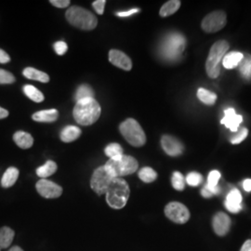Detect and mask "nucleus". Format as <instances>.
Returning <instances> with one entry per match:
<instances>
[{
  "instance_id": "1",
  "label": "nucleus",
  "mask_w": 251,
  "mask_h": 251,
  "mask_svg": "<svg viewBox=\"0 0 251 251\" xmlns=\"http://www.w3.org/2000/svg\"><path fill=\"white\" fill-rule=\"evenodd\" d=\"M186 39L179 33H171L165 36L159 45L158 52L163 60L176 62L185 50Z\"/></svg>"
},
{
  "instance_id": "2",
  "label": "nucleus",
  "mask_w": 251,
  "mask_h": 251,
  "mask_svg": "<svg viewBox=\"0 0 251 251\" xmlns=\"http://www.w3.org/2000/svg\"><path fill=\"white\" fill-rule=\"evenodd\" d=\"M101 113V109L94 98L80 100L76 101L73 115L75 120L82 126H90L95 123Z\"/></svg>"
},
{
  "instance_id": "3",
  "label": "nucleus",
  "mask_w": 251,
  "mask_h": 251,
  "mask_svg": "<svg viewBox=\"0 0 251 251\" xmlns=\"http://www.w3.org/2000/svg\"><path fill=\"white\" fill-rule=\"evenodd\" d=\"M106 202L115 209H121L126 205L130 195V189L125 179L115 178L106 192Z\"/></svg>"
},
{
  "instance_id": "4",
  "label": "nucleus",
  "mask_w": 251,
  "mask_h": 251,
  "mask_svg": "<svg viewBox=\"0 0 251 251\" xmlns=\"http://www.w3.org/2000/svg\"><path fill=\"white\" fill-rule=\"evenodd\" d=\"M229 43L226 40H219L214 43L207 56L206 71L210 78H217L221 74V63L229 50Z\"/></svg>"
},
{
  "instance_id": "5",
  "label": "nucleus",
  "mask_w": 251,
  "mask_h": 251,
  "mask_svg": "<svg viewBox=\"0 0 251 251\" xmlns=\"http://www.w3.org/2000/svg\"><path fill=\"white\" fill-rule=\"evenodd\" d=\"M65 17L73 26L82 30H93L98 25V20L92 12L77 6H73L68 9Z\"/></svg>"
},
{
  "instance_id": "6",
  "label": "nucleus",
  "mask_w": 251,
  "mask_h": 251,
  "mask_svg": "<svg viewBox=\"0 0 251 251\" xmlns=\"http://www.w3.org/2000/svg\"><path fill=\"white\" fill-rule=\"evenodd\" d=\"M115 178H121L134 173L139 168V163L134 157L122 154L109 159L104 165Z\"/></svg>"
},
{
  "instance_id": "7",
  "label": "nucleus",
  "mask_w": 251,
  "mask_h": 251,
  "mask_svg": "<svg viewBox=\"0 0 251 251\" xmlns=\"http://www.w3.org/2000/svg\"><path fill=\"white\" fill-rule=\"evenodd\" d=\"M119 130L126 141L132 146L142 147L146 143V136L144 129L133 118H127L122 122L119 126Z\"/></svg>"
},
{
  "instance_id": "8",
  "label": "nucleus",
  "mask_w": 251,
  "mask_h": 251,
  "mask_svg": "<svg viewBox=\"0 0 251 251\" xmlns=\"http://www.w3.org/2000/svg\"><path fill=\"white\" fill-rule=\"evenodd\" d=\"M114 179L115 177L112 175L107 168L105 166H101L97 168L93 172L90 179V187L98 196H102L106 194L108 188Z\"/></svg>"
},
{
  "instance_id": "9",
  "label": "nucleus",
  "mask_w": 251,
  "mask_h": 251,
  "mask_svg": "<svg viewBox=\"0 0 251 251\" xmlns=\"http://www.w3.org/2000/svg\"><path fill=\"white\" fill-rule=\"evenodd\" d=\"M165 215L171 222L178 225L186 224L190 219L188 208L179 202L169 203L165 207Z\"/></svg>"
},
{
  "instance_id": "10",
  "label": "nucleus",
  "mask_w": 251,
  "mask_h": 251,
  "mask_svg": "<svg viewBox=\"0 0 251 251\" xmlns=\"http://www.w3.org/2000/svg\"><path fill=\"white\" fill-rule=\"evenodd\" d=\"M227 23V17L225 11L217 10L209 13L203 19L201 26L206 33H216L222 30Z\"/></svg>"
},
{
  "instance_id": "11",
  "label": "nucleus",
  "mask_w": 251,
  "mask_h": 251,
  "mask_svg": "<svg viewBox=\"0 0 251 251\" xmlns=\"http://www.w3.org/2000/svg\"><path fill=\"white\" fill-rule=\"evenodd\" d=\"M37 193L47 199L60 198L63 194V188L49 179H41L36 182Z\"/></svg>"
},
{
  "instance_id": "12",
  "label": "nucleus",
  "mask_w": 251,
  "mask_h": 251,
  "mask_svg": "<svg viewBox=\"0 0 251 251\" xmlns=\"http://www.w3.org/2000/svg\"><path fill=\"white\" fill-rule=\"evenodd\" d=\"M161 145L163 150L171 156H178L184 151L183 144L177 138L170 135H164L162 137Z\"/></svg>"
},
{
  "instance_id": "13",
  "label": "nucleus",
  "mask_w": 251,
  "mask_h": 251,
  "mask_svg": "<svg viewBox=\"0 0 251 251\" xmlns=\"http://www.w3.org/2000/svg\"><path fill=\"white\" fill-rule=\"evenodd\" d=\"M109 61L112 64L125 71H130L132 68V62L126 54L118 50H111L109 52Z\"/></svg>"
},
{
  "instance_id": "14",
  "label": "nucleus",
  "mask_w": 251,
  "mask_h": 251,
  "mask_svg": "<svg viewBox=\"0 0 251 251\" xmlns=\"http://www.w3.org/2000/svg\"><path fill=\"white\" fill-rule=\"evenodd\" d=\"M213 230L218 235L224 236L229 232L231 226V219L224 212H218L212 221Z\"/></svg>"
},
{
  "instance_id": "15",
  "label": "nucleus",
  "mask_w": 251,
  "mask_h": 251,
  "mask_svg": "<svg viewBox=\"0 0 251 251\" xmlns=\"http://www.w3.org/2000/svg\"><path fill=\"white\" fill-rule=\"evenodd\" d=\"M243 117L240 115H236L233 108H229L225 111V117L221 120V124L226 126L232 131L235 132L240 124L242 123Z\"/></svg>"
},
{
  "instance_id": "16",
  "label": "nucleus",
  "mask_w": 251,
  "mask_h": 251,
  "mask_svg": "<svg viewBox=\"0 0 251 251\" xmlns=\"http://www.w3.org/2000/svg\"><path fill=\"white\" fill-rule=\"evenodd\" d=\"M242 196L237 189H233L227 196L225 207L232 213H237L242 209Z\"/></svg>"
},
{
  "instance_id": "17",
  "label": "nucleus",
  "mask_w": 251,
  "mask_h": 251,
  "mask_svg": "<svg viewBox=\"0 0 251 251\" xmlns=\"http://www.w3.org/2000/svg\"><path fill=\"white\" fill-rule=\"evenodd\" d=\"M58 117H59V112L56 109L39 111L32 116L33 120H35L36 122H41V123H52L58 119Z\"/></svg>"
},
{
  "instance_id": "18",
  "label": "nucleus",
  "mask_w": 251,
  "mask_h": 251,
  "mask_svg": "<svg viewBox=\"0 0 251 251\" xmlns=\"http://www.w3.org/2000/svg\"><path fill=\"white\" fill-rule=\"evenodd\" d=\"M19 174H20V172H19L18 169L14 168V167L9 168L2 176L1 186L3 188H9V187L13 186L18 179Z\"/></svg>"
},
{
  "instance_id": "19",
  "label": "nucleus",
  "mask_w": 251,
  "mask_h": 251,
  "mask_svg": "<svg viewBox=\"0 0 251 251\" xmlns=\"http://www.w3.org/2000/svg\"><path fill=\"white\" fill-rule=\"evenodd\" d=\"M81 129L75 126H67L61 132V140L63 143H72L80 137Z\"/></svg>"
},
{
  "instance_id": "20",
  "label": "nucleus",
  "mask_w": 251,
  "mask_h": 251,
  "mask_svg": "<svg viewBox=\"0 0 251 251\" xmlns=\"http://www.w3.org/2000/svg\"><path fill=\"white\" fill-rule=\"evenodd\" d=\"M13 140L15 144L18 145L22 149H28L31 148L34 144V138L31 134L25 132V131H17L13 135Z\"/></svg>"
},
{
  "instance_id": "21",
  "label": "nucleus",
  "mask_w": 251,
  "mask_h": 251,
  "mask_svg": "<svg viewBox=\"0 0 251 251\" xmlns=\"http://www.w3.org/2000/svg\"><path fill=\"white\" fill-rule=\"evenodd\" d=\"M14 235L15 233L11 228H9L8 226L1 227L0 228V250L9 248L14 239Z\"/></svg>"
},
{
  "instance_id": "22",
  "label": "nucleus",
  "mask_w": 251,
  "mask_h": 251,
  "mask_svg": "<svg viewBox=\"0 0 251 251\" xmlns=\"http://www.w3.org/2000/svg\"><path fill=\"white\" fill-rule=\"evenodd\" d=\"M243 58H244V55L241 52L232 51L225 55L223 60V65L226 69H233L242 62Z\"/></svg>"
},
{
  "instance_id": "23",
  "label": "nucleus",
  "mask_w": 251,
  "mask_h": 251,
  "mask_svg": "<svg viewBox=\"0 0 251 251\" xmlns=\"http://www.w3.org/2000/svg\"><path fill=\"white\" fill-rule=\"evenodd\" d=\"M23 74L28 79L39 81V82H42V83L50 82V76L46 73L41 72V71L36 70V69L32 68V67L25 68Z\"/></svg>"
},
{
  "instance_id": "24",
  "label": "nucleus",
  "mask_w": 251,
  "mask_h": 251,
  "mask_svg": "<svg viewBox=\"0 0 251 251\" xmlns=\"http://www.w3.org/2000/svg\"><path fill=\"white\" fill-rule=\"evenodd\" d=\"M57 171V164L52 160H49L46 162L45 165L39 167L36 170V175L40 177L41 179H46Z\"/></svg>"
},
{
  "instance_id": "25",
  "label": "nucleus",
  "mask_w": 251,
  "mask_h": 251,
  "mask_svg": "<svg viewBox=\"0 0 251 251\" xmlns=\"http://www.w3.org/2000/svg\"><path fill=\"white\" fill-rule=\"evenodd\" d=\"M179 7H180V1H179V0L168 1L162 6L160 11H159V14H160L161 17L171 16L179 9Z\"/></svg>"
},
{
  "instance_id": "26",
  "label": "nucleus",
  "mask_w": 251,
  "mask_h": 251,
  "mask_svg": "<svg viewBox=\"0 0 251 251\" xmlns=\"http://www.w3.org/2000/svg\"><path fill=\"white\" fill-rule=\"evenodd\" d=\"M24 91L29 99H31L36 102H41L44 100L43 93L32 85H25L24 87Z\"/></svg>"
},
{
  "instance_id": "27",
  "label": "nucleus",
  "mask_w": 251,
  "mask_h": 251,
  "mask_svg": "<svg viewBox=\"0 0 251 251\" xmlns=\"http://www.w3.org/2000/svg\"><path fill=\"white\" fill-rule=\"evenodd\" d=\"M198 99L200 100L203 103L207 104V105H213L216 102L217 100V95L215 93L209 91V90L200 88L198 90Z\"/></svg>"
},
{
  "instance_id": "28",
  "label": "nucleus",
  "mask_w": 251,
  "mask_h": 251,
  "mask_svg": "<svg viewBox=\"0 0 251 251\" xmlns=\"http://www.w3.org/2000/svg\"><path fill=\"white\" fill-rule=\"evenodd\" d=\"M139 178L142 179L144 182L150 183L156 179L157 173L153 171L152 168L144 167L141 171H139Z\"/></svg>"
},
{
  "instance_id": "29",
  "label": "nucleus",
  "mask_w": 251,
  "mask_h": 251,
  "mask_svg": "<svg viewBox=\"0 0 251 251\" xmlns=\"http://www.w3.org/2000/svg\"><path fill=\"white\" fill-rule=\"evenodd\" d=\"M94 96V91L88 85H82L80 86L75 93V100L76 101L80 100L89 99V98H93Z\"/></svg>"
},
{
  "instance_id": "30",
  "label": "nucleus",
  "mask_w": 251,
  "mask_h": 251,
  "mask_svg": "<svg viewBox=\"0 0 251 251\" xmlns=\"http://www.w3.org/2000/svg\"><path fill=\"white\" fill-rule=\"evenodd\" d=\"M104 152L110 159L124 154L123 153V148L118 144H109L106 146Z\"/></svg>"
},
{
  "instance_id": "31",
  "label": "nucleus",
  "mask_w": 251,
  "mask_h": 251,
  "mask_svg": "<svg viewBox=\"0 0 251 251\" xmlns=\"http://www.w3.org/2000/svg\"><path fill=\"white\" fill-rule=\"evenodd\" d=\"M171 183L173 188L177 191H182L185 187V179L183 177V175L180 172H174L172 175V179H171Z\"/></svg>"
},
{
  "instance_id": "32",
  "label": "nucleus",
  "mask_w": 251,
  "mask_h": 251,
  "mask_svg": "<svg viewBox=\"0 0 251 251\" xmlns=\"http://www.w3.org/2000/svg\"><path fill=\"white\" fill-rule=\"evenodd\" d=\"M240 72L246 78L251 77V57L243 58L242 63L240 66Z\"/></svg>"
},
{
  "instance_id": "33",
  "label": "nucleus",
  "mask_w": 251,
  "mask_h": 251,
  "mask_svg": "<svg viewBox=\"0 0 251 251\" xmlns=\"http://www.w3.org/2000/svg\"><path fill=\"white\" fill-rule=\"evenodd\" d=\"M185 180L190 186H198L202 182L203 177H202L201 174H199L198 172H191L187 175Z\"/></svg>"
},
{
  "instance_id": "34",
  "label": "nucleus",
  "mask_w": 251,
  "mask_h": 251,
  "mask_svg": "<svg viewBox=\"0 0 251 251\" xmlns=\"http://www.w3.org/2000/svg\"><path fill=\"white\" fill-rule=\"evenodd\" d=\"M221 178V173L218 171H212L207 177V183L206 186L208 187H217L218 186V182Z\"/></svg>"
},
{
  "instance_id": "35",
  "label": "nucleus",
  "mask_w": 251,
  "mask_h": 251,
  "mask_svg": "<svg viewBox=\"0 0 251 251\" xmlns=\"http://www.w3.org/2000/svg\"><path fill=\"white\" fill-rule=\"evenodd\" d=\"M15 82V77L11 73L0 69V84H12Z\"/></svg>"
},
{
  "instance_id": "36",
  "label": "nucleus",
  "mask_w": 251,
  "mask_h": 251,
  "mask_svg": "<svg viewBox=\"0 0 251 251\" xmlns=\"http://www.w3.org/2000/svg\"><path fill=\"white\" fill-rule=\"evenodd\" d=\"M248 134H249V130L247 128H242L237 134L233 136L231 140V143L233 144H240L247 138Z\"/></svg>"
},
{
  "instance_id": "37",
  "label": "nucleus",
  "mask_w": 251,
  "mask_h": 251,
  "mask_svg": "<svg viewBox=\"0 0 251 251\" xmlns=\"http://www.w3.org/2000/svg\"><path fill=\"white\" fill-rule=\"evenodd\" d=\"M67 49H68V47H67V44L64 41H58V42H56L54 44L55 52L58 54V55H60V56L66 53Z\"/></svg>"
},
{
  "instance_id": "38",
  "label": "nucleus",
  "mask_w": 251,
  "mask_h": 251,
  "mask_svg": "<svg viewBox=\"0 0 251 251\" xmlns=\"http://www.w3.org/2000/svg\"><path fill=\"white\" fill-rule=\"evenodd\" d=\"M105 4H106L105 0H96L92 3V6H93L94 9L96 10V12L100 15H101V14H103Z\"/></svg>"
},
{
  "instance_id": "39",
  "label": "nucleus",
  "mask_w": 251,
  "mask_h": 251,
  "mask_svg": "<svg viewBox=\"0 0 251 251\" xmlns=\"http://www.w3.org/2000/svg\"><path fill=\"white\" fill-rule=\"evenodd\" d=\"M50 4H52L54 7H57V8H66L70 5V1L69 0H50Z\"/></svg>"
},
{
  "instance_id": "40",
  "label": "nucleus",
  "mask_w": 251,
  "mask_h": 251,
  "mask_svg": "<svg viewBox=\"0 0 251 251\" xmlns=\"http://www.w3.org/2000/svg\"><path fill=\"white\" fill-rule=\"evenodd\" d=\"M140 11V9H129V10H126V11H119V12H117V16L118 17H128V16H131L132 14H135V13H137V12H139Z\"/></svg>"
},
{
  "instance_id": "41",
  "label": "nucleus",
  "mask_w": 251,
  "mask_h": 251,
  "mask_svg": "<svg viewBox=\"0 0 251 251\" xmlns=\"http://www.w3.org/2000/svg\"><path fill=\"white\" fill-rule=\"evenodd\" d=\"M10 62L9 54L3 50H0V63H7Z\"/></svg>"
},
{
  "instance_id": "42",
  "label": "nucleus",
  "mask_w": 251,
  "mask_h": 251,
  "mask_svg": "<svg viewBox=\"0 0 251 251\" xmlns=\"http://www.w3.org/2000/svg\"><path fill=\"white\" fill-rule=\"evenodd\" d=\"M243 188L247 192L251 191V179H245L243 182Z\"/></svg>"
},
{
  "instance_id": "43",
  "label": "nucleus",
  "mask_w": 251,
  "mask_h": 251,
  "mask_svg": "<svg viewBox=\"0 0 251 251\" xmlns=\"http://www.w3.org/2000/svg\"><path fill=\"white\" fill-rule=\"evenodd\" d=\"M240 251H251V240H248L244 243Z\"/></svg>"
},
{
  "instance_id": "44",
  "label": "nucleus",
  "mask_w": 251,
  "mask_h": 251,
  "mask_svg": "<svg viewBox=\"0 0 251 251\" xmlns=\"http://www.w3.org/2000/svg\"><path fill=\"white\" fill-rule=\"evenodd\" d=\"M9 116V112L4 109V108L0 107V119H3V118H6Z\"/></svg>"
},
{
  "instance_id": "45",
  "label": "nucleus",
  "mask_w": 251,
  "mask_h": 251,
  "mask_svg": "<svg viewBox=\"0 0 251 251\" xmlns=\"http://www.w3.org/2000/svg\"><path fill=\"white\" fill-rule=\"evenodd\" d=\"M201 195L204 197V198H210V197H212V194L209 192V191H207L205 187L202 189V191H201Z\"/></svg>"
},
{
  "instance_id": "46",
  "label": "nucleus",
  "mask_w": 251,
  "mask_h": 251,
  "mask_svg": "<svg viewBox=\"0 0 251 251\" xmlns=\"http://www.w3.org/2000/svg\"><path fill=\"white\" fill-rule=\"evenodd\" d=\"M9 251H23V249L22 248H20L18 246H14V247H12Z\"/></svg>"
}]
</instances>
